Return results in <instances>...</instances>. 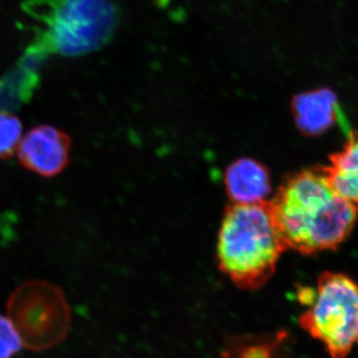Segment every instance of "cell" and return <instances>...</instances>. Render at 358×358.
Here are the masks:
<instances>
[{
  "instance_id": "obj_1",
  "label": "cell",
  "mask_w": 358,
  "mask_h": 358,
  "mask_svg": "<svg viewBox=\"0 0 358 358\" xmlns=\"http://www.w3.org/2000/svg\"><path fill=\"white\" fill-rule=\"evenodd\" d=\"M270 203L287 249L303 255L336 249L358 217V206L334 192L322 167L289 176Z\"/></svg>"
},
{
  "instance_id": "obj_2",
  "label": "cell",
  "mask_w": 358,
  "mask_h": 358,
  "mask_svg": "<svg viewBox=\"0 0 358 358\" xmlns=\"http://www.w3.org/2000/svg\"><path fill=\"white\" fill-rule=\"evenodd\" d=\"M286 249L270 202L233 203L225 212L218 237V264L238 288L263 287Z\"/></svg>"
},
{
  "instance_id": "obj_3",
  "label": "cell",
  "mask_w": 358,
  "mask_h": 358,
  "mask_svg": "<svg viewBox=\"0 0 358 358\" xmlns=\"http://www.w3.org/2000/svg\"><path fill=\"white\" fill-rule=\"evenodd\" d=\"M21 8L41 24L33 40L50 55L77 57L98 51L119 25L113 0H25Z\"/></svg>"
},
{
  "instance_id": "obj_4",
  "label": "cell",
  "mask_w": 358,
  "mask_h": 358,
  "mask_svg": "<svg viewBox=\"0 0 358 358\" xmlns=\"http://www.w3.org/2000/svg\"><path fill=\"white\" fill-rule=\"evenodd\" d=\"M315 289L300 326L322 343L329 357L346 358L358 346V282L341 273L324 272Z\"/></svg>"
},
{
  "instance_id": "obj_5",
  "label": "cell",
  "mask_w": 358,
  "mask_h": 358,
  "mask_svg": "<svg viewBox=\"0 0 358 358\" xmlns=\"http://www.w3.org/2000/svg\"><path fill=\"white\" fill-rule=\"evenodd\" d=\"M6 310L26 350H51L69 334L72 322L69 301L62 289L51 282L39 280L23 282L9 296Z\"/></svg>"
},
{
  "instance_id": "obj_6",
  "label": "cell",
  "mask_w": 358,
  "mask_h": 358,
  "mask_svg": "<svg viewBox=\"0 0 358 358\" xmlns=\"http://www.w3.org/2000/svg\"><path fill=\"white\" fill-rule=\"evenodd\" d=\"M70 152V136L48 124L30 129L17 148L20 164L44 178L62 173L69 164Z\"/></svg>"
},
{
  "instance_id": "obj_7",
  "label": "cell",
  "mask_w": 358,
  "mask_h": 358,
  "mask_svg": "<svg viewBox=\"0 0 358 358\" xmlns=\"http://www.w3.org/2000/svg\"><path fill=\"white\" fill-rule=\"evenodd\" d=\"M296 126L301 133L319 136L334 128L341 117L338 99L333 90L317 88L301 92L292 102Z\"/></svg>"
},
{
  "instance_id": "obj_8",
  "label": "cell",
  "mask_w": 358,
  "mask_h": 358,
  "mask_svg": "<svg viewBox=\"0 0 358 358\" xmlns=\"http://www.w3.org/2000/svg\"><path fill=\"white\" fill-rule=\"evenodd\" d=\"M225 186L233 203H260L267 201L270 194V174L256 160H236L226 171Z\"/></svg>"
},
{
  "instance_id": "obj_9",
  "label": "cell",
  "mask_w": 358,
  "mask_h": 358,
  "mask_svg": "<svg viewBox=\"0 0 358 358\" xmlns=\"http://www.w3.org/2000/svg\"><path fill=\"white\" fill-rule=\"evenodd\" d=\"M322 169L334 192L358 206V134H350Z\"/></svg>"
},
{
  "instance_id": "obj_10",
  "label": "cell",
  "mask_w": 358,
  "mask_h": 358,
  "mask_svg": "<svg viewBox=\"0 0 358 358\" xmlns=\"http://www.w3.org/2000/svg\"><path fill=\"white\" fill-rule=\"evenodd\" d=\"M288 336L285 329L263 336H231L224 343L219 358H285L284 345Z\"/></svg>"
},
{
  "instance_id": "obj_11",
  "label": "cell",
  "mask_w": 358,
  "mask_h": 358,
  "mask_svg": "<svg viewBox=\"0 0 358 358\" xmlns=\"http://www.w3.org/2000/svg\"><path fill=\"white\" fill-rule=\"evenodd\" d=\"M22 122L16 115L0 112V160L13 157L22 136Z\"/></svg>"
},
{
  "instance_id": "obj_12",
  "label": "cell",
  "mask_w": 358,
  "mask_h": 358,
  "mask_svg": "<svg viewBox=\"0 0 358 358\" xmlns=\"http://www.w3.org/2000/svg\"><path fill=\"white\" fill-rule=\"evenodd\" d=\"M24 348L20 333L8 315L0 313V358H13Z\"/></svg>"
}]
</instances>
